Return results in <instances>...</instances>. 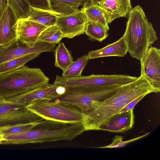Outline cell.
<instances>
[{
	"label": "cell",
	"instance_id": "obj_8",
	"mask_svg": "<svg viewBox=\"0 0 160 160\" xmlns=\"http://www.w3.org/2000/svg\"><path fill=\"white\" fill-rule=\"evenodd\" d=\"M141 75L152 87L154 92L160 91V49L151 46L140 60Z\"/></svg>",
	"mask_w": 160,
	"mask_h": 160
},
{
	"label": "cell",
	"instance_id": "obj_25",
	"mask_svg": "<svg viewBox=\"0 0 160 160\" xmlns=\"http://www.w3.org/2000/svg\"><path fill=\"white\" fill-rule=\"evenodd\" d=\"M63 38L62 32L55 25L44 30L41 33L38 41L56 44L59 43Z\"/></svg>",
	"mask_w": 160,
	"mask_h": 160
},
{
	"label": "cell",
	"instance_id": "obj_15",
	"mask_svg": "<svg viewBox=\"0 0 160 160\" xmlns=\"http://www.w3.org/2000/svg\"><path fill=\"white\" fill-rule=\"evenodd\" d=\"M98 5L104 12L108 23L116 18L126 17L132 8L130 0H104Z\"/></svg>",
	"mask_w": 160,
	"mask_h": 160
},
{
	"label": "cell",
	"instance_id": "obj_3",
	"mask_svg": "<svg viewBox=\"0 0 160 160\" xmlns=\"http://www.w3.org/2000/svg\"><path fill=\"white\" fill-rule=\"evenodd\" d=\"M127 15L126 28L122 37L131 56L140 60L158 37L141 6L132 8Z\"/></svg>",
	"mask_w": 160,
	"mask_h": 160
},
{
	"label": "cell",
	"instance_id": "obj_29",
	"mask_svg": "<svg viewBox=\"0 0 160 160\" xmlns=\"http://www.w3.org/2000/svg\"><path fill=\"white\" fill-rule=\"evenodd\" d=\"M149 133V132H148L142 136L125 141H123L122 140L123 138L122 136L117 135L113 139L112 142L110 144L105 146L95 148H111L123 147L130 143L146 137L148 135Z\"/></svg>",
	"mask_w": 160,
	"mask_h": 160
},
{
	"label": "cell",
	"instance_id": "obj_4",
	"mask_svg": "<svg viewBox=\"0 0 160 160\" xmlns=\"http://www.w3.org/2000/svg\"><path fill=\"white\" fill-rule=\"evenodd\" d=\"M49 81L40 69L24 65L0 74V97L7 101L47 85Z\"/></svg>",
	"mask_w": 160,
	"mask_h": 160
},
{
	"label": "cell",
	"instance_id": "obj_31",
	"mask_svg": "<svg viewBox=\"0 0 160 160\" xmlns=\"http://www.w3.org/2000/svg\"><path fill=\"white\" fill-rule=\"evenodd\" d=\"M146 95H147L146 94L142 95L131 101L121 109L118 113L127 111L132 109H133L136 104Z\"/></svg>",
	"mask_w": 160,
	"mask_h": 160
},
{
	"label": "cell",
	"instance_id": "obj_36",
	"mask_svg": "<svg viewBox=\"0 0 160 160\" xmlns=\"http://www.w3.org/2000/svg\"><path fill=\"white\" fill-rule=\"evenodd\" d=\"M1 12H0V15H1Z\"/></svg>",
	"mask_w": 160,
	"mask_h": 160
},
{
	"label": "cell",
	"instance_id": "obj_24",
	"mask_svg": "<svg viewBox=\"0 0 160 160\" xmlns=\"http://www.w3.org/2000/svg\"><path fill=\"white\" fill-rule=\"evenodd\" d=\"M87 55H85L73 62L63 71L62 76L66 78H75L82 76V71L89 60Z\"/></svg>",
	"mask_w": 160,
	"mask_h": 160
},
{
	"label": "cell",
	"instance_id": "obj_6",
	"mask_svg": "<svg viewBox=\"0 0 160 160\" xmlns=\"http://www.w3.org/2000/svg\"><path fill=\"white\" fill-rule=\"evenodd\" d=\"M121 87H66L64 92L53 100L76 107L83 114L89 109L92 101L103 100L112 95Z\"/></svg>",
	"mask_w": 160,
	"mask_h": 160
},
{
	"label": "cell",
	"instance_id": "obj_9",
	"mask_svg": "<svg viewBox=\"0 0 160 160\" xmlns=\"http://www.w3.org/2000/svg\"><path fill=\"white\" fill-rule=\"evenodd\" d=\"M55 45L38 41L34 46L29 47L16 39L8 45L0 46V64L12 59L28 54L54 52Z\"/></svg>",
	"mask_w": 160,
	"mask_h": 160
},
{
	"label": "cell",
	"instance_id": "obj_23",
	"mask_svg": "<svg viewBox=\"0 0 160 160\" xmlns=\"http://www.w3.org/2000/svg\"><path fill=\"white\" fill-rule=\"evenodd\" d=\"M109 30L100 24L88 21L85 27L84 33L90 39L102 42L108 36Z\"/></svg>",
	"mask_w": 160,
	"mask_h": 160
},
{
	"label": "cell",
	"instance_id": "obj_21",
	"mask_svg": "<svg viewBox=\"0 0 160 160\" xmlns=\"http://www.w3.org/2000/svg\"><path fill=\"white\" fill-rule=\"evenodd\" d=\"M39 53L28 54L20 56L0 64V74L16 70L24 66L29 61L38 57Z\"/></svg>",
	"mask_w": 160,
	"mask_h": 160
},
{
	"label": "cell",
	"instance_id": "obj_32",
	"mask_svg": "<svg viewBox=\"0 0 160 160\" xmlns=\"http://www.w3.org/2000/svg\"><path fill=\"white\" fill-rule=\"evenodd\" d=\"M7 4V0H0V12L5 8Z\"/></svg>",
	"mask_w": 160,
	"mask_h": 160
},
{
	"label": "cell",
	"instance_id": "obj_17",
	"mask_svg": "<svg viewBox=\"0 0 160 160\" xmlns=\"http://www.w3.org/2000/svg\"><path fill=\"white\" fill-rule=\"evenodd\" d=\"M51 12L58 16L66 15L76 12L80 6L92 4L91 0H50Z\"/></svg>",
	"mask_w": 160,
	"mask_h": 160
},
{
	"label": "cell",
	"instance_id": "obj_33",
	"mask_svg": "<svg viewBox=\"0 0 160 160\" xmlns=\"http://www.w3.org/2000/svg\"><path fill=\"white\" fill-rule=\"evenodd\" d=\"M92 4L95 5H98L104 0H91Z\"/></svg>",
	"mask_w": 160,
	"mask_h": 160
},
{
	"label": "cell",
	"instance_id": "obj_7",
	"mask_svg": "<svg viewBox=\"0 0 160 160\" xmlns=\"http://www.w3.org/2000/svg\"><path fill=\"white\" fill-rule=\"evenodd\" d=\"M137 78L136 77L122 74H92L75 78H64L62 83L67 88L121 86L134 81Z\"/></svg>",
	"mask_w": 160,
	"mask_h": 160
},
{
	"label": "cell",
	"instance_id": "obj_19",
	"mask_svg": "<svg viewBox=\"0 0 160 160\" xmlns=\"http://www.w3.org/2000/svg\"><path fill=\"white\" fill-rule=\"evenodd\" d=\"M58 17L49 11L31 7L30 15L26 19L48 27L56 25Z\"/></svg>",
	"mask_w": 160,
	"mask_h": 160
},
{
	"label": "cell",
	"instance_id": "obj_14",
	"mask_svg": "<svg viewBox=\"0 0 160 160\" xmlns=\"http://www.w3.org/2000/svg\"><path fill=\"white\" fill-rule=\"evenodd\" d=\"M133 109L114 114L99 127L98 130L122 132L131 129L134 123Z\"/></svg>",
	"mask_w": 160,
	"mask_h": 160
},
{
	"label": "cell",
	"instance_id": "obj_34",
	"mask_svg": "<svg viewBox=\"0 0 160 160\" xmlns=\"http://www.w3.org/2000/svg\"><path fill=\"white\" fill-rule=\"evenodd\" d=\"M5 140L4 138L0 135V144H2V142Z\"/></svg>",
	"mask_w": 160,
	"mask_h": 160
},
{
	"label": "cell",
	"instance_id": "obj_26",
	"mask_svg": "<svg viewBox=\"0 0 160 160\" xmlns=\"http://www.w3.org/2000/svg\"><path fill=\"white\" fill-rule=\"evenodd\" d=\"M7 4L14 11L18 19H26L29 16L31 7L27 0H7Z\"/></svg>",
	"mask_w": 160,
	"mask_h": 160
},
{
	"label": "cell",
	"instance_id": "obj_1",
	"mask_svg": "<svg viewBox=\"0 0 160 160\" xmlns=\"http://www.w3.org/2000/svg\"><path fill=\"white\" fill-rule=\"evenodd\" d=\"M152 92V87L140 75L134 81L121 86L109 97L102 101H92L89 109L83 114L82 124L85 131L98 130L109 118L118 113L131 101Z\"/></svg>",
	"mask_w": 160,
	"mask_h": 160
},
{
	"label": "cell",
	"instance_id": "obj_2",
	"mask_svg": "<svg viewBox=\"0 0 160 160\" xmlns=\"http://www.w3.org/2000/svg\"><path fill=\"white\" fill-rule=\"evenodd\" d=\"M82 123L70 125L43 120L32 129L21 134L4 137L2 144L43 143L71 141L85 131Z\"/></svg>",
	"mask_w": 160,
	"mask_h": 160
},
{
	"label": "cell",
	"instance_id": "obj_22",
	"mask_svg": "<svg viewBox=\"0 0 160 160\" xmlns=\"http://www.w3.org/2000/svg\"><path fill=\"white\" fill-rule=\"evenodd\" d=\"M54 52L55 66L64 71L73 61L70 52L62 42L55 48Z\"/></svg>",
	"mask_w": 160,
	"mask_h": 160
},
{
	"label": "cell",
	"instance_id": "obj_11",
	"mask_svg": "<svg viewBox=\"0 0 160 160\" xmlns=\"http://www.w3.org/2000/svg\"><path fill=\"white\" fill-rule=\"evenodd\" d=\"M65 89L64 86L49 83L6 101L18 103L26 106L37 100H54L62 95Z\"/></svg>",
	"mask_w": 160,
	"mask_h": 160
},
{
	"label": "cell",
	"instance_id": "obj_13",
	"mask_svg": "<svg viewBox=\"0 0 160 160\" xmlns=\"http://www.w3.org/2000/svg\"><path fill=\"white\" fill-rule=\"evenodd\" d=\"M18 19L14 11L7 4L0 16V46L8 45L17 39L13 26Z\"/></svg>",
	"mask_w": 160,
	"mask_h": 160
},
{
	"label": "cell",
	"instance_id": "obj_5",
	"mask_svg": "<svg viewBox=\"0 0 160 160\" xmlns=\"http://www.w3.org/2000/svg\"><path fill=\"white\" fill-rule=\"evenodd\" d=\"M26 108L43 120L70 125L82 123L83 121V114L79 108L53 100H36Z\"/></svg>",
	"mask_w": 160,
	"mask_h": 160
},
{
	"label": "cell",
	"instance_id": "obj_12",
	"mask_svg": "<svg viewBox=\"0 0 160 160\" xmlns=\"http://www.w3.org/2000/svg\"><path fill=\"white\" fill-rule=\"evenodd\" d=\"M47 27L27 19H18L14 25L17 39L29 47L35 45L41 32Z\"/></svg>",
	"mask_w": 160,
	"mask_h": 160
},
{
	"label": "cell",
	"instance_id": "obj_18",
	"mask_svg": "<svg viewBox=\"0 0 160 160\" xmlns=\"http://www.w3.org/2000/svg\"><path fill=\"white\" fill-rule=\"evenodd\" d=\"M43 120L28 109L0 117V128L19 124L41 122Z\"/></svg>",
	"mask_w": 160,
	"mask_h": 160
},
{
	"label": "cell",
	"instance_id": "obj_10",
	"mask_svg": "<svg viewBox=\"0 0 160 160\" xmlns=\"http://www.w3.org/2000/svg\"><path fill=\"white\" fill-rule=\"evenodd\" d=\"M88 21L83 11L79 9L69 14L58 16L56 25L62 32L63 38H72L84 33Z\"/></svg>",
	"mask_w": 160,
	"mask_h": 160
},
{
	"label": "cell",
	"instance_id": "obj_28",
	"mask_svg": "<svg viewBox=\"0 0 160 160\" xmlns=\"http://www.w3.org/2000/svg\"><path fill=\"white\" fill-rule=\"evenodd\" d=\"M27 110L26 106L23 105L4 101L0 103V117Z\"/></svg>",
	"mask_w": 160,
	"mask_h": 160
},
{
	"label": "cell",
	"instance_id": "obj_20",
	"mask_svg": "<svg viewBox=\"0 0 160 160\" xmlns=\"http://www.w3.org/2000/svg\"><path fill=\"white\" fill-rule=\"evenodd\" d=\"M81 9L85 13L88 21L100 24L109 29L106 15L99 5L91 4L82 7Z\"/></svg>",
	"mask_w": 160,
	"mask_h": 160
},
{
	"label": "cell",
	"instance_id": "obj_27",
	"mask_svg": "<svg viewBox=\"0 0 160 160\" xmlns=\"http://www.w3.org/2000/svg\"><path fill=\"white\" fill-rule=\"evenodd\" d=\"M41 121L19 124L0 128V135L4 137L24 133L32 129Z\"/></svg>",
	"mask_w": 160,
	"mask_h": 160
},
{
	"label": "cell",
	"instance_id": "obj_30",
	"mask_svg": "<svg viewBox=\"0 0 160 160\" xmlns=\"http://www.w3.org/2000/svg\"><path fill=\"white\" fill-rule=\"evenodd\" d=\"M27 0L31 7L38 9L49 11L52 12L50 0Z\"/></svg>",
	"mask_w": 160,
	"mask_h": 160
},
{
	"label": "cell",
	"instance_id": "obj_16",
	"mask_svg": "<svg viewBox=\"0 0 160 160\" xmlns=\"http://www.w3.org/2000/svg\"><path fill=\"white\" fill-rule=\"evenodd\" d=\"M127 52V45L122 37L116 42L108 44L102 48L90 51L87 56L89 59L110 56L123 57Z\"/></svg>",
	"mask_w": 160,
	"mask_h": 160
},
{
	"label": "cell",
	"instance_id": "obj_35",
	"mask_svg": "<svg viewBox=\"0 0 160 160\" xmlns=\"http://www.w3.org/2000/svg\"><path fill=\"white\" fill-rule=\"evenodd\" d=\"M5 101L2 98L0 97V103Z\"/></svg>",
	"mask_w": 160,
	"mask_h": 160
}]
</instances>
